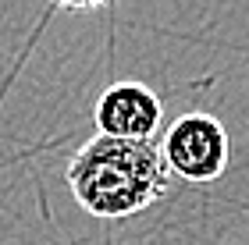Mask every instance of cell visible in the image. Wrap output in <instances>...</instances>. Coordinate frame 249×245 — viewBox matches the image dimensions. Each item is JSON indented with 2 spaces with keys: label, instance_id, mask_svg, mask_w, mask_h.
Segmentation results:
<instances>
[{
  "label": "cell",
  "instance_id": "cell-1",
  "mask_svg": "<svg viewBox=\"0 0 249 245\" xmlns=\"http://www.w3.org/2000/svg\"><path fill=\"white\" fill-rule=\"evenodd\" d=\"M68 188L89 217L121 220L164 199L171 171L157 142L93 135L68 163Z\"/></svg>",
  "mask_w": 249,
  "mask_h": 245
},
{
  "label": "cell",
  "instance_id": "cell-3",
  "mask_svg": "<svg viewBox=\"0 0 249 245\" xmlns=\"http://www.w3.org/2000/svg\"><path fill=\"white\" fill-rule=\"evenodd\" d=\"M160 99L142 82H114L96 99V128L107 139L153 142V131L160 128Z\"/></svg>",
  "mask_w": 249,
  "mask_h": 245
},
{
  "label": "cell",
  "instance_id": "cell-2",
  "mask_svg": "<svg viewBox=\"0 0 249 245\" xmlns=\"http://www.w3.org/2000/svg\"><path fill=\"white\" fill-rule=\"evenodd\" d=\"M160 157L167 171L192 185H210L228 171L231 142L217 117L210 114H182L164 131Z\"/></svg>",
  "mask_w": 249,
  "mask_h": 245
}]
</instances>
